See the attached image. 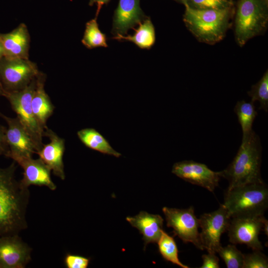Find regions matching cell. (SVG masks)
<instances>
[{"label":"cell","instance_id":"6da1fadb","mask_svg":"<svg viewBox=\"0 0 268 268\" xmlns=\"http://www.w3.org/2000/svg\"><path fill=\"white\" fill-rule=\"evenodd\" d=\"M16 163L13 161L7 167H0V236L18 234L27 227L30 192L15 178Z\"/></svg>","mask_w":268,"mask_h":268},{"label":"cell","instance_id":"7a4b0ae2","mask_svg":"<svg viewBox=\"0 0 268 268\" xmlns=\"http://www.w3.org/2000/svg\"><path fill=\"white\" fill-rule=\"evenodd\" d=\"M262 146L259 136L252 130L243 135L239 150L232 162L220 171L229 182L227 190L248 184L262 183L260 168Z\"/></svg>","mask_w":268,"mask_h":268},{"label":"cell","instance_id":"3957f363","mask_svg":"<svg viewBox=\"0 0 268 268\" xmlns=\"http://www.w3.org/2000/svg\"><path fill=\"white\" fill-rule=\"evenodd\" d=\"M232 217L261 216L268 207V188L263 182L227 190L223 204Z\"/></svg>","mask_w":268,"mask_h":268},{"label":"cell","instance_id":"277c9868","mask_svg":"<svg viewBox=\"0 0 268 268\" xmlns=\"http://www.w3.org/2000/svg\"><path fill=\"white\" fill-rule=\"evenodd\" d=\"M184 21L191 32L200 40L214 43L224 36L229 25V9H201L185 3Z\"/></svg>","mask_w":268,"mask_h":268},{"label":"cell","instance_id":"5b68a950","mask_svg":"<svg viewBox=\"0 0 268 268\" xmlns=\"http://www.w3.org/2000/svg\"><path fill=\"white\" fill-rule=\"evenodd\" d=\"M37 76L24 89L17 91L5 92L4 96L16 113V117L31 137L36 152L44 144L43 137L44 133V130L40 127L36 119L31 106V100L36 86Z\"/></svg>","mask_w":268,"mask_h":268},{"label":"cell","instance_id":"8992f818","mask_svg":"<svg viewBox=\"0 0 268 268\" xmlns=\"http://www.w3.org/2000/svg\"><path fill=\"white\" fill-rule=\"evenodd\" d=\"M267 16L260 0H241L235 19V36L242 46L266 27Z\"/></svg>","mask_w":268,"mask_h":268},{"label":"cell","instance_id":"52a82bcc","mask_svg":"<svg viewBox=\"0 0 268 268\" xmlns=\"http://www.w3.org/2000/svg\"><path fill=\"white\" fill-rule=\"evenodd\" d=\"M39 72L37 65L29 59L4 56L0 60V80L5 92L24 89Z\"/></svg>","mask_w":268,"mask_h":268},{"label":"cell","instance_id":"ba28073f","mask_svg":"<svg viewBox=\"0 0 268 268\" xmlns=\"http://www.w3.org/2000/svg\"><path fill=\"white\" fill-rule=\"evenodd\" d=\"M231 217L223 204L216 210L201 215L199 226L200 238L203 248L207 252L217 253L221 246V235L227 232Z\"/></svg>","mask_w":268,"mask_h":268},{"label":"cell","instance_id":"9c48e42d","mask_svg":"<svg viewBox=\"0 0 268 268\" xmlns=\"http://www.w3.org/2000/svg\"><path fill=\"white\" fill-rule=\"evenodd\" d=\"M168 227L173 229L174 235L184 243H192L198 249L203 250L199 232V220L191 206L178 209L164 207L162 208Z\"/></svg>","mask_w":268,"mask_h":268},{"label":"cell","instance_id":"30bf717a","mask_svg":"<svg viewBox=\"0 0 268 268\" xmlns=\"http://www.w3.org/2000/svg\"><path fill=\"white\" fill-rule=\"evenodd\" d=\"M266 219L264 215L232 217L227 231L229 241L233 244H245L253 251L262 250L259 235Z\"/></svg>","mask_w":268,"mask_h":268},{"label":"cell","instance_id":"8fae6325","mask_svg":"<svg viewBox=\"0 0 268 268\" xmlns=\"http://www.w3.org/2000/svg\"><path fill=\"white\" fill-rule=\"evenodd\" d=\"M0 117L7 125L5 136L8 150L6 157L15 162L22 158L32 157L36 152L35 145L18 118L9 117L0 112Z\"/></svg>","mask_w":268,"mask_h":268},{"label":"cell","instance_id":"7c38bea8","mask_svg":"<svg viewBox=\"0 0 268 268\" xmlns=\"http://www.w3.org/2000/svg\"><path fill=\"white\" fill-rule=\"evenodd\" d=\"M172 172L182 179L204 188L211 192L218 186L221 177L220 171H213L206 165L193 160L175 163Z\"/></svg>","mask_w":268,"mask_h":268},{"label":"cell","instance_id":"4fadbf2b","mask_svg":"<svg viewBox=\"0 0 268 268\" xmlns=\"http://www.w3.org/2000/svg\"><path fill=\"white\" fill-rule=\"evenodd\" d=\"M32 249L18 234L0 236V268H24Z\"/></svg>","mask_w":268,"mask_h":268},{"label":"cell","instance_id":"5bb4252c","mask_svg":"<svg viewBox=\"0 0 268 268\" xmlns=\"http://www.w3.org/2000/svg\"><path fill=\"white\" fill-rule=\"evenodd\" d=\"M44 136L49 138V142L44 144L36 154L38 155L39 158L48 166L54 175L64 180L66 178L63 162L65 151V139L48 127L44 130Z\"/></svg>","mask_w":268,"mask_h":268},{"label":"cell","instance_id":"9a60e30c","mask_svg":"<svg viewBox=\"0 0 268 268\" xmlns=\"http://www.w3.org/2000/svg\"><path fill=\"white\" fill-rule=\"evenodd\" d=\"M23 169V177L19 181L23 187L28 188L31 185L45 186L55 191L57 186L51 177V170L40 158H22L16 162Z\"/></svg>","mask_w":268,"mask_h":268},{"label":"cell","instance_id":"2e32d148","mask_svg":"<svg viewBox=\"0 0 268 268\" xmlns=\"http://www.w3.org/2000/svg\"><path fill=\"white\" fill-rule=\"evenodd\" d=\"M144 16L139 0H119L113 18V33L125 34L129 29L140 23Z\"/></svg>","mask_w":268,"mask_h":268},{"label":"cell","instance_id":"e0dca14e","mask_svg":"<svg viewBox=\"0 0 268 268\" xmlns=\"http://www.w3.org/2000/svg\"><path fill=\"white\" fill-rule=\"evenodd\" d=\"M4 56L28 59L30 37L26 25L20 23L9 33L0 34Z\"/></svg>","mask_w":268,"mask_h":268},{"label":"cell","instance_id":"ac0fdd59","mask_svg":"<svg viewBox=\"0 0 268 268\" xmlns=\"http://www.w3.org/2000/svg\"><path fill=\"white\" fill-rule=\"evenodd\" d=\"M126 219L142 235L145 246L157 242L163 230V219L160 215L141 211L135 216H128Z\"/></svg>","mask_w":268,"mask_h":268},{"label":"cell","instance_id":"d6986e66","mask_svg":"<svg viewBox=\"0 0 268 268\" xmlns=\"http://www.w3.org/2000/svg\"><path fill=\"white\" fill-rule=\"evenodd\" d=\"M45 80V74L40 72L37 76V84L31 100L34 115L43 130L48 127L47 121L53 115L55 109L54 105L44 89Z\"/></svg>","mask_w":268,"mask_h":268},{"label":"cell","instance_id":"ffe728a7","mask_svg":"<svg viewBox=\"0 0 268 268\" xmlns=\"http://www.w3.org/2000/svg\"><path fill=\"white\" fill-rule=\"evenodd\" d=\"M77 135L81 142L90 149L116 157L122 155L113 149L109 141L95 129H81L77 132Z\"/></svg>","mask_w":268,"mask_h":268},{"label":"cell","instance_id":"44dd1931","mask_svg":"<svg viewBox=\"0 0 268 268\" xmlns=\"http://www.w3.org/2000/svg\"><path fill=\"white\" fill-rule=\"evenodd\" d=\"M115 39L131 41L141 49H149L154 44L155 30L150 19L148 18L139 23V27L135 30L133 35H117Z\"/></svg>","mask_w":268,"mask_h":268},{"label":"cell","instance_id":"7402d4cb","mask_svg":"<svg viewBox=\"0 0 268 268\" xmlns=\"http://www.w3.org/2000/svg\"><path fill=\"white\" fill-rule=\"evenodd\" d=\"M157 243L159 251L165 260L182 268H189L179 260L178 250L174 238L163 230Z\"/></svg>","mask_w":268,"mask_h":268},{"label":"cell","instance_id":"603a6c76","mask_svg":"<svg viewBox=\"0 0 268 268\" xmlns=\"http://www.w3.org/2000/svg\"><path fill=\"white\" fill-rule=\"evenodd\" d=\"M234 111L241 125L243 135L252 131L253 123L258 115L254 103L247 102L244 100L238 101L234 107Z\"/></svg>","mask_w":268,"mask_h":268},{"label":"cell","instance_id":"cb8c5ba5","mask_svg":"<svg viewBox=\"0 0 268 268\" xmlns=\"http://www.w3.org/2000/svg\"><path fill=\"white\" fill-rule=\"evenodd\" d=\"M82 43L88 49L108 46L105 35L99 28L97 16L86 23Z\"/></svg>","mask_w":268,"mask_h":268},{"label":"cell","instance_id":"d4e9b609","mask_svg":"<svg viewBox=\"0 0 268 268\" xmlns=\"http://www.w3.org/2000/svg\"><path fill=\"white\" fill-rule=\"evenodd\" d=\"M248 95L252 98L251 102L258 101L260 106L259 109H263L266 112L268 110V72L267 71L260 81L253 85L252 90L248 92Z\"/></svg>","mask_w":268,"mask_h":268},{"label":"cell","instance_id":"484cf974","mask_svg":"<svg viewBox=\"0 0 268 268\" xmlns=\"http://www.w3.org/2000/svg\"><path fill=\"white\" fill-rule=\"evenodd\" d=\"M227 268H242L244 254L233 245L221 246L217 252Z\"/></svg>","mask_w":268,"mask_h":268},{"label":"cell","instance_id":"4316f807","mask_svg":"<svg viewBox=\"0 0 268 268\" xmlns=\"http://www.w3.org/2000/svg\"><path fill=\"white\" fill-rule=\"evenodd\" d=\"M268 259L261 251H253L249 254H244L242 268H267Z\"/></svg>","mask_w":268,"mask_h":268},{"label":"cell","instance_id":"83f0119b","mask_svg":"<svg viewBox=\"0 0 268 268\" xmlns=\"http://www.w3.org/2000/svg\"><path fill=\"white\" fill-rule=\"evenodd\" d=\"M194 8L201 9H220L228 8L230 5L227 0H190Z\"/></svg>","mask_w":268,"mask_h":268},{"label":"cell","instance_id":"f1b7e54d","mask_svg":"<svg viewBox=\"0 0 268 268\" xmlns=\"http://www.w3.org/2000/svg\"><path fill=\"white\" fill-rule=\"evenodd\" d=\"M89 262L88 258L71 254H67L64 259L67 268H87Z\"/></svg>","mask_w":268,"mask_h":268},{"label":"cell","instance_id":"f546056e","mask_svg":"<svg viewBox=\"0 0 268 268\" xmlns=\"http://www.w3.org/2000/svg\"><path fill=\"white\" fill-rule=\"evenodd\" d=\"M202 265L200 268H219V258L215 253H209L202 256Z\"/></svg>","mask_w":268,"mask_h":268},{"label":"cell","instance_id":"4dcf8cb0","mask_svg":"<svg viewBox=\"0 0 268 268\" xmlns=\"http://www.w3.org/2000/svg\"><path fill=\"white\" fill-rule=\"evenodd\" d=\"M6 128L0 125V156L3 155L6 156L8 148L6 140Z\"/></svg>","mask_w":268,"mask_h":268},{"label":"cell","instance_id":"1f68e13d","mask_svg":"<svg viewBox=\"0 0 268 268\" xmlns=\"http://www.w3.org/2000/svg\"><path fill=\"white\" fill-rule=\"evenodd\" d=\"M109 0H89V5L92 6L95 3L97 4V9L96 16L97 17V15L102 5L104 4L107 3Z\"/></svg>","mask_w":268,"mask_h":268},{"label":"cell","instance_id":"d6a6232c","mask_svg":"<svg viewBox=\"0 0 268 268\" xmlns=\"http://www.w3.org/2000/svg\"><path fill=\"white\" fill-rule=\"evenodd\" d=\"M4 56V50L2 43L0 39V60Z\"/></svg>","mask_w":268,"mask_h":268},{"label":"cell","instance_id":"836d02e7","mask_svg":"<svg viewBox=\"0 0 268 268\" xmlns=\"http://www.w3.org/2000/svg\"><path fill=\"white\" fill-rule=\"evenodd\" d=\"M5 94V91L0 80V96H4Z\"/></svg>","mask_w":268,"mask_h":268},{"label":"cell","instance_id":"e575fe53","mask_svg":"<svg viewBox=\"0 0 268 268\" xmlns=\"http://www.w3.org/2000/svg\"><path fill=\"white\" fill-rule=\"evenodd\" d=\"M182 0L184 1L185 2V3H186V0Z\"/></svg>","mask_w":268,"mask_h":268}]
</instances>
